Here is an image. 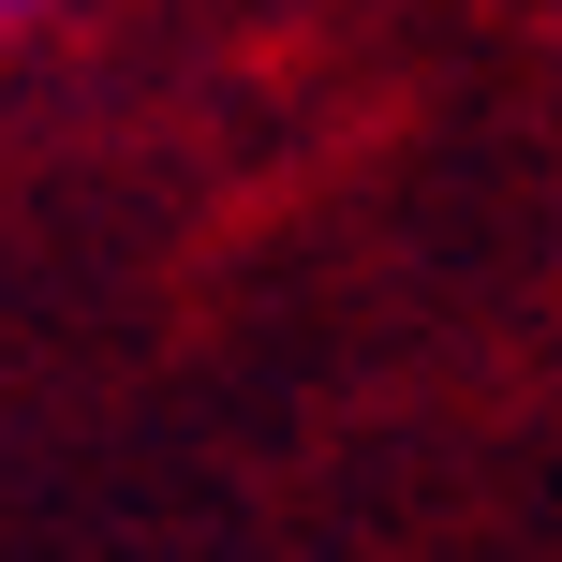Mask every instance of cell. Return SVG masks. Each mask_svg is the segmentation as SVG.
Masks as SVG:
<instances>
[{
	"instance_id": "obj_1",
	"label": "cell",
	"mask_w": 562,
	"mask_h": 562,
	"mask_svg": "<svg viewBox=\"0 0 562 562\" xmlns=\"http://www.w3.org/2000/svg\"><path fill=\"white\" fill-rule=\"evenodd\" d=\"M45 15H75V0H0V30H45Z\"/></svg>"
}]
</instances>
